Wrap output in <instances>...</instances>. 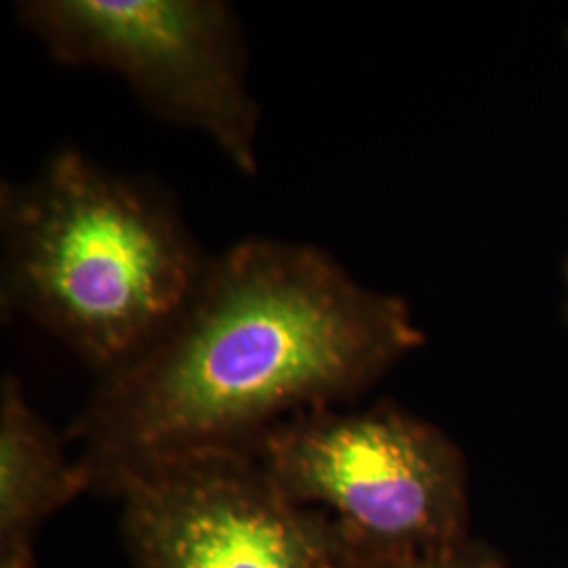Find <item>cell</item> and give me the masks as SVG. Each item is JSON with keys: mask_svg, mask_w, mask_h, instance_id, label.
I'll return each mask as SVG.
<instances>
[{"mask_svg": "<svg viewBox=\"0 0 568 568\" xmlns=\"http://www.w3.org/2000/svg\"><path fill=\"white\" fill-rule=\"evenodd\" d=\"M424 344L403 297L366 288L323 248L246 239L209 257L178 318L100 377L68 438L93 485L248 448L295 415L354 403Z\"/></svg>", "mask_w": 568, "mask_h": 568, "instance_id": "6da1fadb", "label": "cell"}, {"mask_svg": "<svg viewBox=\"0 0 568 568\" xmlns=\"http://www.w3.org/2000/svg\"><path fill=\"white\" fill-rule=\"evenodd\" d=\"M4 318H28L100 377L171 325L209 257L175 206L77 148L0 187Z\"/></svg>", "mask_w": 568, "mask_h": 568, "instance_id": "7a4b0ae2", "label": "cell"}, {"mask_svg": "<svg viewBox=\"0 0 568 568\" xmlns=\"http://www.w3.org/2000/svg\"><path fill=\"white\" fill-rule=\"evenodd\" d=\"M244 450L337 544L406 549L469 537L462 448L398 405L307 410Z\"/></svg>", "mask_w": 568, "mask_h": 568, "instance_id": "3957f363", "label": "cell"}, {"mask_svg": "<svg viewBox=\"0 0 568 568\" xmlns=\"http://www.w3.org/2000/svg\"><path fill=\"white\" fill-rule=\"evenodd\" d=\"M18 16L61 65L119 74L154 116L203 133L241 173H257L262 110L227 2L28 0Z\"/></svg>", "mask_w": 568, "mask_h": 568, "instance_id": "277c9868", "label": "cell"}, {"mask_svg": "<svg viewBox=\"0 0 568 568\" xmlns=\"http://www.w3.org/2000/svg\"><path fill=\"white\" fill-rule=\"evenodd\" d=\"M102 487L121 499L138 568H331L323 525L244 448L122 467Z\"/></svg>", "mask_w": 568, "mask_h": 568, "instance_id": "5b68a950", "label": "cell"}, {"mask_svg": "<svg viewBox=\"0 0 568 568\" xmlns=\"http://www.w3.org/2000/svg\"><path fill=\"white\" fill-rule=\"evenodd\" d=\"M89 487V467L68 457L20 379L7 373L0 384V568L34 567L42 523Z\"/></svg>", "mask_w": 568, "mask_h": 568, "instance_id": "8992f818", "label": "cell"}, {"mask_svg": "<svg viewBox=\"0 0 568 568\" xmlns=\"http://www.w3.org/2000/svg\"><path fill=\"white\" fill-rule=\"evenodd\" d=\"M328 546L331 568H509L497 549L474 537L406 549L352 548L328 537Z\"/></svg>", "mask_w": 568, "mask_h": 568, "instance_id": "52a82bcc", "label": "cell"}, {"mask_svg": "<svg viewBox=\"0 0 568 568\" xmlns=\"http://www.w3.org/2000/svg\"><path fill=\"white\" fill-rule=\"evenodd\" d=\"M565 281H567V302H565V318H567L568 325V257L567 264H565Z\"/></svg>", "mask_w": 568, "mask_h": 568, "instance_id": "ba28073f", "label": "cell"}, {"mask_svg": "<svg viewBox=\"0 0 568 568\" xmlns=\"http://www.w3.org/2000/svg\"><path fill=\"white\" fill-rule=\"evenodd\" d=\"M567 39H568V30H567Z\"/></svg>", "mask_w": 568, "mask_h": 568, "instance_id": "9c48e42d", "label": "cell"}]
</instances>
